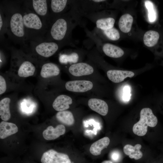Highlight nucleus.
<instances>
[{"label":"nucleus","mask_w":163,"mask_h":163,"mask_svg":"<svg viewBox=\"0 0 163 163\" xmlns=\"http://www.w3.org/2000/svg\"><path fill=\"white\" fill-rule=\"evenodd\" d=\"M140 115V119L133 125V131L135 134L139 136H143L146 133L148 126L155 127L158 123V120L152 110L149 108L142 109Z\"/></svg>","instance_id":"f257e3e1"},{"label":"nucleus","mask_w":163,"mask_h":163,"mask_svg":"<svg viewBox=\"0 0 163 163\" xmlns=\"http://www.w3.org/2000/svg\"><path fill=\"white\" fill-rule=\"evenodd\" d=\"M69 28V23L66 18H59L56 20L51 27V36L55 40H62L66 36Z\"/></svg>","instance_id":"f03ea898"},{"label":"nucleus","mask_w":163,"mask_h":163,"mask_svg":"<svg viewBox=\"0 0 163 163\" xmlns=\"http://www.w3.org/2000/svg\"><path fill=\"white\" fill-rule=\"evenodd\" d=\"M42 163H72L68 155L50 149L43 153L41 157Z\"/></svg>","instance_id":"7ed1b4c3"},{"label":"nucleus","mask_w":163,"mask_h":163,"mask_svg":"<svg viewBox=\"0 0 163 163\" xmlns=\"http://www.w3.org/2000/svg\"><path fill=\"white\" fill-rule=\"evenodd\" d=\"M10 26L12 33L16 37L19 38L24 37V26L23 16L21 13L17 12L12 15L10 22Z\"/></svg>","instance_id":"20e7f679"},{"label":"nucleus","mask_w":163,"mask_h":163,"mask_svg":"<svg viewBox=\"0 0 163 163\" xmlns=\"http://www.w3.org/2000/svg\"><path fill=\"white\" fill-rule=\"evenodd\" d=\"M93 87L92 83L86 80H75L67 82L65 87L68 91L76 92H84L91 90Z\"/></svg>","instance_id":"39448f33"},{"label":"nucleus","mask_w":163,"mask_h":163,"mask_svg":"<svg viewBox=\"0 0 163 163\" xmlns=\"http://www.w3.org/2000/svg\"><path fill=\"white\" fill-rule=\"evenodd\" d=\"M59 47L58 44L54 42H43L37 45L35 50L40 56L49 57L55 53Z\"/></svg>","instance_id":"423d86ee"},{"label":"nucleus","mask_w":163,"mask_h":163,"mask_svg":"<svg viewBox=\"0 0 163 163\" xmlns=\"http://www.w3.org/2000/svg\"><path fill=\"white\" fill-rule=\"evenodd\" d=\"M69 72L73 75L80 76L92 74L94 69L89 64L84 62H79L72 65L69 67Z\"/></svg>","instance_id":"0eeeda50"},{"label":"nucleus","mask_w":163,"mask_h":163,"mask_svg":"<svg viewBox=\"0 0 163 163\" xmlns=\"http://www.w3.org/2000/svg\"><path fill=\"white\" fill-rule=\"evenodd\" d=\"M24 24L26 28L39 30L43 27V24L40 17L33 13L26 14L23 16Z\"/></svg>","instance_id":"6e6552de"},{"label":"nucleus","mask_w":163,"mask_h":163,"mask_svg":"<svg viewBox=\"0 0 163 163\" xmlns=\"http://www.w3.org/2000/svg\"><path fill=\"white\" fill-rule=\"evenodd\" d=\"M107 74L108 78L115 83L120 82L128 77L132 78L135 75L133 72L131 71L118 70H109Z\"/></svg>","instance_id":"1a4fd4ad"},{"label":"nucleus","mask_w":163,"mask_h":163,"mask_svg":"<svg viewBox=\"0 0 163 163\" xmlns=\"http://www.w3.org/2000/svg\"><path fill=\"white\" fill-rule=\"evenodd\" d=\"M65 132V127L62 125H59L55 128L50 126L43 131V136L46 140H53L63 135Z\"/></svg>","instance_id":"9d476101"},{"label":"nucleus","mask_w":163,"mask_h":163,"mask_svg":"<svg viewBox=\"0 0 163 163\" xmlns=\"http://www.w3.org/2000/svg\"><path fill=\"white\" fill-rule=\"evenodd\" d=\"M88 105L92 110L101 115L105 116L108 112V105L103 100L97 98H91L88 101Z\"/></svg>","instance_id":"9b49d317"},{"label":"nucleus","mask_w":163,"mask_h":163,"mask_svg":"<svg viewBox=\"0 0 163 163\" xmlns=\"http://www.w3.org/2000/svg\"><path fill=\"white\" fill-rule=\"evenodd\" d=\"M72 102V98L67 95H61L58 96L53 104V108L57 111H62L68 109L69 105Z\"/></svg>","instance_id":"f8f14e48"},{"label":"nucleus","mask_w":163,"mask_h":163,"mask_svg":"<svg viewBox=\"0 0 163 163\" xmlns=\"http://www.w3.org/2000/svg\"><path fill=\"white\" fill-rule=\"evenodd\" d=\"M18 131V128L14 123L2 121L0 123V138L4 139L14 134Z\"/></svg>","instance_id":"ddd939ff"},{"label":"nucleus","mask_w":163,"mask_h":163,"mask_svg":"<svg viewBox=\"0 0 163 163\" xmlns=\"http://www.w3.org/2000/svg\"><path fill=\"white\" fill-rule=\"evenodd\" d=\"M102 50L107 56L113 58L121 57L124 53L123 50L120 47L109 43L104 44L102 47Z\"/></svg>","instance_id":"4468645a"},{"label":"nucleus","mask_w":163,"mask_h":163,"mask_svg":"<svg viewBox=\"0 0 163 163\" xmlns=\"http://www.w3.org/2000/svg\"><path fill=\"white\" fill-rule=\"evenodd\" d=\"M110 142L109 138L107 137H104L93 143L90 148V153L93 155H100L101 151L107 148Z\"/></svg>","instance_id":"2eb2a0df"},{"label":"nucleus","mask_w":163,"mask_h":163,"mask_svg":"<svg viewBox=\"0 0 163 163\" xmlns=\"http://www.w3.org/2000/svg\"><path fill=\"white\" fill-rule=\"evenodd\" d=\"M59 73V69L57 65L52 63H48L43 65L40 74L42 77L47 78L57 76Z\"/></svg>","instance_id":"dca6fc26"},{"label":"nucleus","mask_w":163,"mask_h":163,"mask_svg":"<svg viewBox=\"0 0 163 163\" xmlns=\"http://www.w3.org/2000/svg\"><path fill=\"white\" fill-rule=\"evenodd\" d=\"M142 145L140 144H137L134 146L131 145L127 144L123 147V152L129 158L135 160L140 159L142 156L143 154L140 149Z\"/></svg>","instance_id":"f3484780"},{"label":"nucleus","mask_w":163,"mask_h":163,"mask_svg":"<svg viewBox=\"0 0 163 163\" xmlns=\"http://www.w3.org/2000/svg\"><path fill=\"white\" fill-rule=\"evenodd\" d=\"M133 21V17L129 14H125L120 18L118 25L120 30L125 33L129 32L131 30Z\"/></svg>","instance_id":"a211bd4d"},{"label":"nucleus","mask_w":163,"mask_h":163,"mask_svg":"<svg viewBox=\"0 0 163 163\" xmlns=\"http://www.w3.org/2000/svg\"><path fill=\"white\" fill-rule=\"evenodd\" d=\"M35 67L34 65L28 61L24 62L20 66L18 75L20 77H27L34 75Z\"/></svg>","instance_id":"6ab92c4d"},{"label":"nucleus","mask_w":163,"mask_h":163,"mask_svg":"<svg viewBox=\"0 0 163 163\" xmlns=\"http://www.w3.org/2000/svg\"><path fill=\"white\" fill-rule=\"evenodd\" d=\"M10 99L5 97L0 101V116L1 119L4 121H6L9 119L11 114L9 109Z\"/></svg>","instance_id":"aec40b11"},{"label":"nucleus","mask_w":163,"mask_h":163,"mask_svg":"<svg viewBox=\"0 0 163 163\" xmlns=\"http://www.w3.org/2000/svg\"><path fill=\"white\" fill-rule=\"evenodd\" d=\"M159 38V34L158 32L153 30H149L144 35V44L148 47H152L157 43Z\"/></svg>","instance_id":"412c9836"},{"label":"nucleus","mask_w":163,"mask_h":163,"mask_svg":"<svg viewBox=\"0 0 163 163\" xmlns=\"http://www.w3.org/2000/svg\"><path fill=\"white\" fill-rule=\"evenodd\" d=\"M56 117L59 121L67 126H72L74 123L73 115L69 111H59L56 113Z\"/></svg>","instance_id":"4be33fe9"},{"label":"nucleus","mask_w":163,"mask_h":163,"mask_svg":"<svg viewBox=\"0 0 163 163\" xmlns=\"http://www.w3.org/2000/svg\"><path fill=\"white\" fill-rule=\"evenodd\" d=\"M32 5L34 11L38 15L44 16L47 14L48 8L46 0H33Z\"/></svg>","instance_id":"5701e85b"},{"label":"nucleus","mask_w":163,"mask_h":163,"mask_svg":"<svg viewBox=\"0 0 163 163\" xmlns=\"http://www.w3.org/2000/svg\"><path fill=\"white\" fill-rule=\"evenodd\" d=\"M115 22L114 18L109 17L97 19L96 21V24L97 28L104 31L113 28Z\"/></svg>","instance_id":"b1692460"},{"label":"nucleus","mask_w":163,"mask_h":163,"mask_svg":"<svg viewBox=\"0 0 163 163\" xmlns=\"http://www.w3.org/2000/svg\"><path fill=\"white\" fill-rule=\"evenodd\" d=\"M68 1L66 0H52L51 2V7L52 11L58 13L62 11L66 8Z\"/></svg>","instance_id":"393cba45"},{"label":"nucleus","mask_w":163,"mask_h":163,"mask_svg":"<svg viewBox=\"0 0 163 163\" xmlns=\"http://www.w3.org/2000/svg\"><path fill=\"white\" fill-rule=\"evenodd\" d=\"M145 5L148 12V18L149 21L153 22L156 19V12L152 2L150 1H146Z\"/></svg>","instance_id":"a878e982"},{"label":"nucleus","mask_w":163,"mask_h":163,"mask_svg":"<svg viewBox=\"0 0 163 163\" xmlns=\"http://www.w3.org/2000/svg\"><path fill=\"white\" fill-rule=\"evenodd\" d=\"M78 56L76 53H73L69 55H62L59 57V60L62 63H66L69 62L75 63L78 60Z\"/></svg>","instance_id":"bb28decb"},{"label":"nucleus","mask_w":163,"mask_h":163,"mask_svg":"<svg viewBox=\"0 0 163 163\" xmlns=\"http://www.w3.org/2000/svg\"><path fill=\"white\" fill-rule=\"evenodd\" d=\"M104 33L110 40L115 41L119 39L120 34L119 31L116 28H112L103 31Z\"/></svg>","instance_id":"cd10ccee"},{"label":"nucleus","mask_w":163,"mask_h":163,"mask_svg":"<svg viewBox=\"0 0 163 163\" xmlns=\"http://www.w3.org/2000/svg\"><path fill=\"white\" fill-rule=\"evenodd\" d=\"M130 88L128 85L125 86L123 88V99L125 101L129 100L131 96Z\"/></svg>","instance_id":"c85d7f7f"},{"label":"nucleus","mask_w":163,"mask_h":163,"mask_svg":"<svg viewBox=\"0 0 163 163\" xmlns=\"http://www.w3.org/2000/svg\"><path fill=\"white\" fill-rule=\"evenodd\" d=\"M6 84L5 78L2 75H0V94L4 93L6 90Z\"/></svg>","instance_id":"c756f323"},{"label":"nucleus","mask_w":163,"mask_h":163,"mask_svg":"<svg viewBox=\"0 0 163 163\" xmlns=\"http://www.w3.org/2000/svg\"><path fill=\"white\" fill-rule=\"evenodd\" d=\"M121 155L120 153L117 151L112 152L110 154V158L112 160L115 162H118L120 159Z\"/></svg>","instance_id":"7c9ffc66"},{"label":"nucleus","mask_w":163,"mask_h":163,"mask_svg":"<svg viewBox=\"0 0 163 163\" xmlns=\"http://www.w3.org/2000/svg\"><path fill=\"white\" fill-rule=\"evenodd\" d=\"M3 25V21L1 15V14H0V30H1V28Z\"/></svg>","instance_id":"2f4dec72"},{"label":"nucleus","mask_w":163,"mask_h":163,"mask_svg":"<svg viewBox=\"0 0 163 163\" xmlns=\"http://www.w3.org/2000/svg\"><path fill=\"white\" fill-rule=\"evenodd\" d=\"M101 163H113L110 160H105L103 161Z\"/></svg>","instance_id":"473e14b6"},{"label":"nucleus","mask_w":163,"mask_h":163,"mask_svg":"<svg viewBox=\"0 0 163 163\" xmlns=\"http://www.w3.org/2000/svg\"><path fill=\"white\" fill-rule=\"evenodd\" d=\"M93 1L94 2H103L104 1H105V0H93L92 1Z\"/></svg>","instance_id":"72a5a7b5"}]
</instances>
